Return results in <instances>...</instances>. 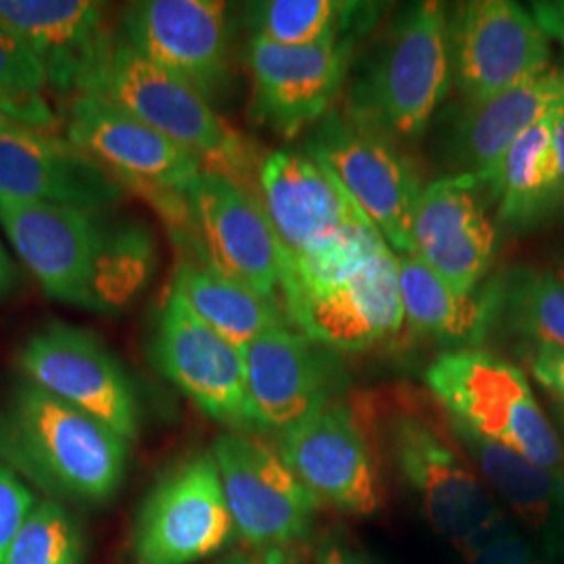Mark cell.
<instances>
[{
	"label": "cell",
	"instance_id": "cell-1",
	"mask_svg": "<svg viewBox=\"0 0 564 564\" xmlns=\"http://www.w3.org/2000/svg\"><path fill=\"white\" fill-rule=\"evenodd\" d=\"M281 295L291 326L335 354L366 351L402 328L398 253L370 220L316 251L281 253Z\"/></svg>",
	"mask_w": 564,
	"mask_h": 564
},
{
	"label": "cell",
	"instance_id": "cell-2",
	"mask_svg": "<svg viewBox=\"0 0 564 564\" xmlns=\"http://www.w3.org/2000/svg\"><path fill=\"white\" fill-rule=\"evenodd\" d=\"M130 444L21 377L0 398V460L42 498L101 506L126 479Z\"/></svg>",
	"mask_w": 564,
	"mask_h": 564
},
{
	"label": "cell",
	"instance_id": "cell-3",
	"mask_svg": "<svg viewBox=\"0 0 564 564\" xmlns=\"http://www.w3.org/2000/svg\"><path fill=\"white\" fill-rule=\"evenodd\" d=\"M452 80L449 11L412 2L354 65L343 116L395 144L419 141Z\"/></svg>",
	"mask_w": 564,
	"mask_h": 564
},
{
	"label": "cell",
	"instance_id": "cell-4",
	"mask_svg": "<svg viewBox=\"0 0 564 564\" xmlns=\"http://www.w3.org/2000/svg\"><path fill=\"white\" fill-rule=\"evenodd\" d=\"M78 93L99 95L191 151L203 170L258 193L260 163L249 139L186 82L144 59L116 36Z\"/></svg>",
	"mask_w": 564,
	"mask_h": 564
},
{
	"label": "cell",
	"instance_id": "cell-5",
	"mask_svg": "<svg viewBox=\"0 0 564 564\" xmlns=\"http://www.w3.org/2000/svg\"><path fill=\"white\" fill-rule=\"evenodd\" d=\"M424 383L449 421L564 475L563 444L514 364L481 347L452 349L426 368Z\"/></svg>",
	"mask_w": 564,
	"mask_h": 564
},
{
	"label": "cell",
	"instance_id": "cell-6",
	"mask_svg": "<svg viewBox=\"0 0 564 564\" xmlns=\"http://www.w3.org/2000/svg\"><path fill=\"white\" fill-rule=\"evenodd\" d=\"M389 454L426 521L460 552L481 544L505 519L494 491L468 460L449 424L402 408L387 426Z\"/></svg>",
	"mask_w": 564,
	"mask_h": 564
},
{
	"label": "cell",
	"instance_id": "cell-7",
	"mask_svg": "<svg viewBox=\"0 0 564 564\" xmlns=\"http://www.w3.org/2000/svg\"><path fill=\"white\" fill-rule=\"evenodd\" d=\"M184 207L176 239L193 247V260L279 300L281 249L256 191L203 170L184 191Z\"/></svg>",
	"mask_w": 564,
	"mask_h": 564
},
{
	"label": "cell",
	"instance_id": "cell-8",
	"mask_svg": "<svg viewBox=\"0 0 564 564\" xmlns=\"http://www.w3.org/2000/svg\"><path fill=\"white\" fill-rule=\"evenodd\" d=\"M305 153L335 176L395 253H414L412 224L424 186L400 144L330 109Z\"/></svg>",
	"mask_w": 564,
	"mask_h": 564
},
{
	"label": "cell",
	"instance_id": "cell-9",
	"mask_svg": "<svg viewBox=\"0 0 564 564\" xmlns=\"http://www.w3.org/2000/svg\"><path fill=\"white\" fill-rule=\"evenodd\" d=\"M239 540L212 452L167 470L142 502L132 529V564H195Z\"/></svg>",
	"mask_w": 564,
	"mask_h": 564
},
{
	"label": "cell",
	"instance_id": "cell-10",
	"mask_svg": "<svg viewBox=\"0 0 564 564\" xmlns=\"http://www.w3.org/2000/svg\"><path fill=\"white\" fill-rule=\"evenodd\" d=\"M21 377L109 426L132 445L141 433V400L130 375L101 337L53 321L34 330L18 354Z\"/></svg>",
	"mask_w": 564,
	"mask_h": 564
},
{
	"label": "cell",
	"instance_id": "cell-11",
	"mask_svg": "<svg viewBox=\"0 0 564 564\" xmlns=\"http://www.w3.org/2000/svg\"><path fill=\"white\" fill-rule=\"evenodd\" d=\"M63 109L65 139L160 212L178 202L203 172L191 151L99 95L76 93Z\"/></svg>",
	"mask_w": 564,
	"mask_h": 564
},
{
	"label": "cell",
	"instance_id": "cell-12",
	"mask_svg": "<svg viewBox=\"0 0 564 564\" xmlns=\"http://www.w3.org/2000/svg\"><path fill=\"white\" fill-rule=\"evenodd\" d=\"M239 540L253 547H295L310 540L321 505L282 463L274 445L226 431L212 447Z\"/></svg>",
	"mask_w": 564,
	"mask_h": 564
},
{
	"label": "cell",
	"instance_id": "cell-13",
	"mask_svg": "<svg viewBox=\"0 0 564 564\" xmlns=\"http://www.w3.org/2000/svg\"><path fill=\"white\" fill-rule=\"evenodd\" d=\"M452 76L463 102H484L550 67V39L512 0H473L449 18Z\"/></svg>",
	"mask_w": 564,
	"mask_h": 564
},
{
	"label": "cell",
	"instance_id": "cell-14",
	"mask_svg": "<svg viewBox=\"0 0 564 564\" xmlns=\"http://www.w3.org/2000/svg\"><path fill=\"white\" fill-rule=\"evenodd\" d=\"M121 41L214 105L230 82L228 4L142 0L121 13Z\"/></svg>",
	"mask_w": 564,
	"mask_h": 564
},
{
	"label": "cell",
	"instance_id": "cell-15",
	"mask_svg": "<svg viewBox=\"0 0 564 564\" xmlns=\"http://www.w3.org/2000/svg\"><path fill=\"white\" fill-rule=\"evenodd\" d=\"M251 431L272 433L337 403L341 366L337 354L293 326H282L242 347Z\"/></svg>",
	"mask_w": 564,
	"mask_h": 564
},
{
	"label": "cell",
	"instance_id": "cell-16",
	"mask_svg": "<svg viewBox=\"0 0 564 564\" xmlns=\"http://www.w3.org/2000/svg\"><path fill=\"white\" fill-rule=\"evenodd\" d=\"M276 452L316 502L368 519L383 505L381 477L354 412L333 403L276 435Z\"/></svg>",
	"mask_w": 564,
	"mask_h": 564
},
{
	"label": "cell",
	"instance_id": "cell-17",
	"mask_svg": "<svg viewBox=\"0 0 564 564\" xmlns=\"http://www.w3.org/2000/svg\"><path fill=\"white\" fill-rule=\"evenodd\" d=\"M149 351L163 377L209 419L251 433L241 347L202 323L174 293L160 310Z\"/></svg>",
	"mask_w": 564,
	"mask_h": 564
},
{
	"label": "cell",
	"instance_id": "cell-18",
	"mask_svg": "<svg viewBox=\"0 0 564 564\" xmlns=\"http://www.w3.org/2000/svg\"><path fill=\"white\" fill-rule=\"evenodd\" d=\"M356 42L281 46L251 39L247 55L253 82L251 120L281 139H295L307 126L318 123L349 76Z\"/></svg>",
	"mask_w": 564,
	"mask_h": 564
},
{
	"label": "cell",
	"instance_id": "cell-19",
	"mask_svg": "<svg viewBox=\"0 0 564 564\" xmlns=\"http://www.w3.org/2000/svg\"><path fill=\"white\" fill-rule=\"evenodd\" d=\"M101 228L99 212L0 195V230L55 302L86 307Z\"/></svg>",
	"mask_w": 564,
	"mask_h": 564
},
{
	"label": "cell",
	"instance_id": "cell-20",
	"mask_svg": "<svg viewBox=\"0 0 564 564\" xmlns=\"http://www.w3.org/2000/svg\"><path fill=\"white\" fill-rule=\"evenodd\" d=\"M564 97V69L547 67L498 97L463 102L452 113L442 139V162L449 176H473L487 191L498 176L506 153L527 130L554 116Z\"/></svg>",
	"mask_w": 564,
	"mask_h": 564
},
{
	"label": "cell",
	"instance_id": "cell-21",
	"mask_svg": "<svg viewBox=\"0 0 564 564\" xmlns=\"http://www.w3.org/2000/svg\"><path fill=\"white\" fill-rule=\"evenodd\" d=\"M258 195L282 256H302L368 220L335 176L307 153L272 151L258 172Z\"/></svg>",
	"mask_w": 564,
	"mask_h": 564
},
{
	"label": "cell",
	"instance_id": "cell-22",
	"mask_svg": "<svg viewBox=\"0 0 564 564\" xmlns=\"http://www.w3.org/2000/svg\"><path fill=\"white\" fill-rule=\"evenodd\" d=\"M0 195L99 212L126 188L67 139L0 121Z\"/></svg>",
	"mask_w": 564,
	"mask_h": 564
},
{
	"label": "cell",
	"instance_id": "cell-23",
	"mask_svg": "<svg viewBox=\"0 0 564 564\" xmlns=\"http://www.w3.org/2000/svg\"><path fill=\"white\" fill-rule=\"evenodd\" d=\"M473 176H445L423 188L412 224L414 256L460 293H475L494 262L498 232Z\"/></svg>",
	"mask_w": 564,
	"mask_h": 564
},
{
	"label": "cell",
	"instance_id": "cell-24",
	"mask_svg": "<svg viewBox=\"0 0 564 564\" xmlns=\"http://www.w3.org/2000/svg\"><path fill=\"white\" fill-rule=\"evenodd\" d=\"M0 25L41 61L51 90L74 97L118 34L107 7L93 0H0Z\"/></svg>",
	"mask_w": 564,
	"mask_h": 564
},
{
	"label": "cell",
	"instance_id": "cell-25",
	"mask_svg": "<svg viewBox=\"0 0 564 564\" xmlns=\"http://www.w3.org/2000/svg\"><path fill=\"white\" fill-rule=\"evenodd\" d=\"M447 424L487 487L505 500L550 561H564V475L491 444L463 424Z\"/></svg>",
	"mask_w": 564,
	"mask_h": 564
},
{
	"label": "cell",
	"instance_id": "cell-26",
	"mask_svg": "<svg viewBox=\"0 0 564 564\" xmlns=\"http://www.w3.org/2000/svg\"><path fill=\"white\" fill-rule=\"evenodd\" d=\"M398 284L403 321L421 337L481 347L491 333V312L484 289L460 293L414 253H398Z\"/></svg>",
	"mask_w": 564,
	"mask_h": 564
},
{
	"label": "cell",
	"instance_id": "cell-27",
	"mask_svg": "<svg viewBox=\"0 0 564 564\" xmlns=\"http://www.w3.org/2000/svg\"><path fill=\"white\" fill-rule=\"evenodd\" d=\"M170 293L181 297L202 323L241 349L274 328L291 326L279 300L262 297L193 258L178 263Z\"/></svg>",
	"mask_w": 564,
	"mask_h": 564
},
{
	"label": "cell",
	"instance_id": "cell-28",
	"mask_svg": "<svg viewBox=\"0 0 564 564\" xmlns=\"http://www.w3.org/2000/svg\"><path fill=\"white\" fill-rule=\"evenodd\" d=\"M552 118H545L506 153L498 176L487 191L498 203V223L524 230L556 214V162Z\"/></svg>",
	"mask_w": 564,
	"mask_h": 564
},
{
	"label": "cell",
	"instance_id": "cell-29",
	"mask_svg": "<svg viewBox=\"0 0 564 564\" xmlns=\"http://www.w3.org/2000/svg\"><path fill=\"white\" fill-rule=\"evenodd\" d=\"M491 328L535 345L564 349V282L533 265H514L487 282Z\"/></svg>",
	"mask_w": 564,
	"mask_h": 564
},
{
	"label": "cell",
	"instance_id": "cell-30",
	"mask_svg": "<svg viewBox=\"0 0 564 564\" xmlns=\"http://www.w3.org/2000/svg\"><path fill=\"white\" fill-rule=\"evenodd\" d=\"M158 260V241L147 224L102 223L84 310L102 316L126 312L153 281Z\"/></svg>",
	"mask_w": 564,
	"mask_h": 564
},
{
	"label": "cell",
	"instance_id": "cell-31",
	"mask_svg": "<svg viewBox=\"0 0 564 564\" xmlns=\"http://www.w3.org/2000/svg\"><path fill=\"white\" fill-rule=\"evenodd\" d=\"M251 39L281 46H318L360 39L377 13L368 2L341 0H265L249 4Z\"/></svg>",
	"mask_w": 564,
	"mask_h": 564
},
{
	"label": "cell",
	"instance_id": "cell-32",
	"mask_svg": "<svg viewBox=\"0 0 564 564\" xmlns=\"http://www.w3.org/2000/svg\"><path fill=\"white\" fill-rule=\"evenodd\" d=\"M48 76L34 53L0 25V116L23 128L53 132L61 118L48 101Z\"/></svg>",
	"mask_w": 564,
	"mask_h": 564
},
{
	"label": "cell",
	"instance_id": "cell-33",
	"mask_svg": "<svg viewBox=\"0 0 564 564\" xmlns=\"http://www.w3.org/2000/svg\"><path fill=\"white\" fill-rule=\"evenodd\" d=\"M86 533L78 517L39 496L4 547L0 564H84Z\"/></svg>",
	"mask_w": 564,
	"mask_h": 564
},
{
	"label": "cell",
	"instance_id": "cell-34",
	"mask_svg": "<svg viewBox=\"0 0 564 564\" xmlns=\"http://www.w3.org/2000/svg\"><path fill=\"white\" fill-rule=\"evenodd\" d=\"M464 558L468 564H542L538 550L506 517Z\"/></svg>",
	"mask_w": 564,
	"mask_h": 564
},
{
	"label": "cell",
	"instance_id": "cell-35",
	"mask_svg": "<svg viewBox=\"0 0 564 564\" xmlns=\"http://www.w3.org/2000/svg\"><path fill=\"white\" fill-rule=\"evenodd\" d=\"M39 496L0 460V556Z\"/></svg>",
	"mask_w": 564,
	"mask_h": 564
},
{
	"label": "cell",
	"instance_id": "cell-36",
	"mask_svg": "<svg viewBox=\"0 0 564 564\" xmlns=\"http://www.w3.org/2000/svg\"><path fill=\"white\" fill-rule=\"evenodd\" d=\"M312 564H372L345 527H328L314 547Z\"/></svg>",
	"mask_w": 564,
	"mask_h": 564
},
{
	"label": "cell",
	"instance_id": "cell-37",
	"mask_svg": "<svg viewBox=\"0 0 564 564\" xmlns=\"http://www.w3.org/2000/svg\"><path fill=\"white\" fill-rule=\"evenodd\" d=\"M529 366L538 383L564 402V349H535Z\"/></svg>",
	"mask_w": 564,
	"mask_h": 564
},
{
	"label": "cell",
	"instance_id": "cell-38",
	"mask_svg": "<svg viewBox=\"0 0 564 564\" xmlns=\"http://www.w3.org/2000/svg\"><path fill=\"white\" fill-rule=\"evenodd\" d=\"M531 15L545 32L564 48V0H540L531 2Z\"/></svg>",
	"mask_w": 564,
	"mask_h": 564
},
{
	"label": "cell",
	"instance_id": "cell-39",
	"mask_svg": "<svg viewBox=\"0 0 564 564\" xmlns=\"http://www.w3.org/2000/svg\"><path fill=\"white\" fill-rule=\"evenodd\" d=\"M554 162H556V212L564 209V113L558 109L552 118Z\"/></svg>",
	"mask_w": 564,
	"mask_h": 564
},
{
	"label": "cell",
	"instance_id": "cell-40",
	"mask_svg": "<svg viewBox=\"0 0 564 564\" xmlns=\"http://www.w3.org/2000/svg\"><path fill=\"white\" fill-rule=\"evenodd\" d=\"M262 564H305L297 547H272L265 550Z\"/></svg>",
	"mask_w": 564,
	"mask_h": 564
},
{
	"label": "cell",
	"instance_id": "cell-41",
	"mask_svg": "<svg viewBox=\"0 0 564 564\" xmlns=\"http://www.w3.org/2000/svg\"><path fill=\"white\" fill-rule=\"evenodd\" d=\"M13 282H15L13 262H11V258H9V253H7V249H4V247H2V242H0V297H2V295H7V293L11 291Z\"/></svg>",
	"mask_w": 564,
	"mask_h": 564
},
{
	"label": "cell",
	"instance_id": "cell-42",
	"mask_svg": "<svg viewBox=\"0 0 564 564\" xmlns=\"http://www.w3.org/2000/svg\"><path fill=\"white\" fill-rule=\"evenodd\" d=\"M214 564H262V561L256 556V554H251V552H230V554H226L223 556L220 561H216Z\"/></svg>",
	"mask_w": 564,
	"mask_h": 564
},
{
	"label": "cell",
	"instance_id": "cell-43",
	"mask_svg": "<svg viewBox=\"0 0 564 564\" xmlns=\"http://www.w3.org/2000/svg\"><path fill=\"white\" fill-rule=\"evenodd\" d=\"M558 276H561V281L564 282V263H563V268H561V272H558Z\"/></svg>",
	"mask_w": 564,
	"mask_h": 564
},
{
	"label": "cell",
	"instance_id": "cell-44",
	"mask_svg": "<svg viewBox=\"0 0 564 564\" xmlns=\"http://www.w3.org/2000/svg\"><path fill=\"white\" fill-rule=\"evenodd\" d=\"M561 111L564 113V97H563V105H561Z\"/></svg>",
	"mask_w": 564,
	"mask_h": 564
},
{
	"label": "cell",
	"instance_id": "cell-45",
	"mask_svg": "<svg viewBox=\"0 0 564 564\" xmlns=\"http://www.w3.org/2000/svg\"><path fill=\"white\" fill-rule=\"evenodd\" d=\"M0 121H7V120H4V118H2V116H0Z\"/></svg>",
	"mask_w": 564,
	"mask_h": 564
}]
</instances>
